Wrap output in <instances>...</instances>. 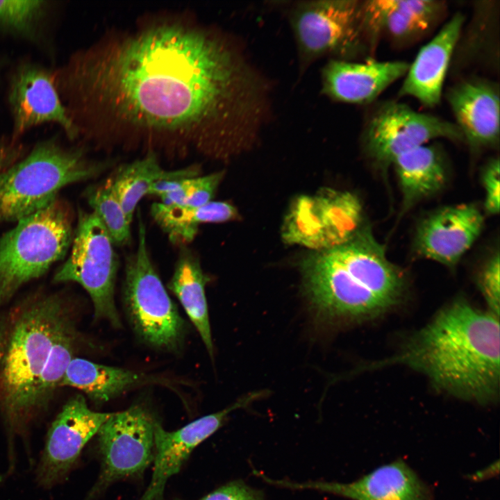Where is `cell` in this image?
Segmentation results:
<instances>
[{"instance_id": "obj_7", "label": "cell", "mask_w": 500, "mask_h": 500, "mask_svg": "<svg viewBox=\"0 0 500 500\" xmlns=\"http://www.w3.org/2000/svg\"><path fill=\"white\" fill-rule=\"evenodd\" d=\"M113 245L97 215L80 211L70 253L53 281L81 285L92 299L94 317L119 327L121 323L114 301L118 260Z\"/></svg>"}, {"instance_id": "obj_32", "label": "cell", "mask_w": 500, "mask_h": 500, "mask_svg": "<svg viewBox=\"0 0 500 500\" xmlns=\"http://www.w3.org/2000/svg\"><path fill=\"white\" fill-rule=\"evenodd\" d=\"M200 500H262V494L259 490L237 481L221 487Z\"/></svg>"}, {"instance_id": "obj_26", "label": "cell", "mask_w": 500, "mask_h": 500, "mask_svg": "<svg viewBox=\"0 0 500 500\" xmlns=\"http://www.w3.org/2000/svg\"><path fill=\"white\" fill-rule=\"evenodd\" d=\"M77 334L74 322L58 336L50 351L41 374L38 389V401L42 413L47 409L71 360L75 358Z\"/></svg>"}, {"instance_id": "obj_16", "label": "cell", "mask_w": 500, "mask_h": 500, "mask_svg": "<svg viewBox=\"0 0 500 500\" xmlns=\"http://www.w3.org/2000/svg\"><path fill=\"white\" fill-rule=\"evenodd\" d=\"M269 483L290 488L320 490L352 500H433L427 485L401 460L382 465L348 483H297L274 480Z\"/></svg>"}, {"instance_id": "obj_33", "label": "cell", "mask_w": 500, "mask_h": 500, "mask_svg": "<svg viewBox=\"0 0 500 500\" xmlns=\"http://www.w3.org/2000/svg\"><path fill=\"white\" fill-rule=\"evenodd\" d=\"M23 153L22 145L14 142L0 141V172L19 160Z\"/></svg>"}, {"instance_id": "obj_8", "label": "cell", "mask_w": 500, "mask_h": 500, "mask_svg": "<svg viewBox=\"0 0 500 500\" xmlns=\"http://www.w3.org/2000/svg\"><path fill=\"white\" fill-rule=\"evenodd\" d=\"M362 208L357 196L326 188L294 201L282 236L288 244L322 251L349 240L362 228Z\"/></svg>"}, {"instance_id": "obj_14", "label": "cell", "mask_w": 500, "mask_h": 500, "mask_svg": "<svg viewBox=\"0 0 500 500\" xmlns=\"http://www.w3.org/2000/svg\"><path fill=\"white\" fill-rule=\"evenodd\" d=\"M9 101L15 137L47 122L59 124L70 138L78 135L60 98L54 76L44 69L32 65L20 67L12 78Z\"/></svg>"}, {"instance_id": "obj_20", "label": "cell", "mask_w": 500, "mask_h": 500, "mask_svg": "<svg viewBox=\"0 0 500 500\" xmlns=\"http://www.w3.org/2000/svg\"><path fill=\"white\" fill-rule=\"evenodd\" d=\"M436 0H371L361 4L360 24L371 42L382 33L398 41L426 32L444 10Z\"/></svg>"}, {"instance_id": "obj_22", "label": "cell", "mask_w": 500, "mask_h": 500, "mask_svg": "<svg viewBox=\"0 0 500 500\" xmlns=\"http://www.w3.org/2000/svg\"><path fill=\"white\" fill-rule=\"evenodd\" d=\"M208 280L199 259L190 251L183 250L177 260L168 288L179 299L208 353L212 356L213 345L205 292Z\"/></svg>"}, {"instance_id": "obj_12", "label": "cell", "mask_w": 500, "mask_h": 500, "mask_svg": "<svg viewBox=\"0 0 500 500\" xmlns=\"http://www.w3.org/2000/svg\"><path fill=\"white\" fill-rule=\"evenodd\" d=\"M156 422L140 406L113 412L97 432L103 481L142 472L153 460Z\"/></svg>"}, {"instance_id": "obj_24", "label": "cell", "mask_w": 500, "mask_h": 500, "mask_svg": "<svg viewBox=\"0 0 500 500\" xmlns=\"http://www.w3.org/2000/svg\"><path fill=\"white\" fill-rule=\"evenodd\" d=\"M151 215L173 244H186L194 239L201 224L230 221L238 216V212L224 201H212L197 207L156 202L151 207Z\"/></svg>"}, {"instance_id": "obj_11", "label": "cell", "mask_w": 500, "mask_h": 500, "mask_svg": "<svg viewBox=\"0 0 500 500\" xmlns=\"http://www.w3.org/2000/svg\"><path fill=\"white\" fill-rule=\"evenodd\" d=\"M113 412L90 410L83 395L76 394L62 406L47 433L36 469L38 485L49 489L67 477L86 443Z\"/></svg>"}, {"instance_id": "obj_21", "label": "cell", "mask_w": 500, "mask_h": 500, "mask_svg": "<svg viewBox=\"0 0 500 500\" xmlns=\"http://www.w3.org/2000/svg\"><path fill=\"white\" fill-rule=\"evenodd\" d=\"M403 195L404 210L419 200L438 192L446 180L439 151L422 145L397 157L392 163Z\"/></svg>"}, {"instance_id": "obj_23", "label": "cell", "mask_w": 500, "mask_h": 500, "mask_svg": "<svg viewBox=\"0 0 500 500\" xmlns=\"http://www.w3.org/2000/svg\"><path fill=\"white\" fill-rule=\"evenodd\" d=\"M146 380L144 376L128 369L74 358L65 372L60 387L77 388L92 400L101 403Z\"/></svg>"}, {"instance_id": "obj_10", "label": "cell", "mask_w": 500, "mask_h": 500, "mask_svg": "<svg viewBox=\"0 0 500 500\" xmlns=\"http://www.w3.org/2000/svg\"><path fill=\"white\" fill-rule=\"evenodd\" d=\"M361 3L357 1H317L299 4L292 24L301 56L311 60L327 54L344 57L360 45Z\"/></svg>"}, {"instance_id": "obj_25", "label": "cell", "mask_w": 500, "mask_h": 500, "mask_svg": "<svg viewBox=\"0 0 500 500\" xmlns=\"http://www.w3.org/2000/svg\"><path fill=\"white\" fill-rule=\"evenodd\" d=\"M194 167L164 170L155 153L120 167L110 178L114 192L131 223L133 213L141 199L148 194L151 186L157 181L167 178H189L195 176Z\"/></svg>"}, {"instance_id": "obj_28", "label": "cell", "mask_w": 500, "mask_h": 500, "mask_svg": "<svg viewBox=\"0 0 500 500\" xmlns=\"http://www.w3.org/2000/svg\"><path fill=\"white\" fill-rule=\"evenodd\" d=\"M45 3L40 0L0 1V28L29 33L43 15Z\"/></svg>"}, {"instance_id": "obj_1", "label": "cell", "mask_w": 500, "mask_h": 500, "mask_svg": "<svg viewBox=\"0 0 500 500\" xmlns=\"http://www.w3.org/2000/svg\"><path fill=\"white\" fill-rule=\"evenodd\" d=\"M81 131L235 146L260 112L257 79L222 38L148 22L74 55L56 78Z\"/></svg>"}, {"instance_id": "obj_6", "label": "cell", "mask_w": 500, "mask_h": 500, "mask_svg": "<svg viewBox=\"0 0 500 500\" xmlns=\"http://www.w3.org/2000/svg\"><path fill=\"white\" fill-rule=\"evenodd\" d=\"M138 245L126 261L124 297L131 324L139 336L158 348L176 349L185 324L151 260L146 228L140 217Z\"/></svg>"}, {"instance_id": "obj_3", "label": "cell", "mask_w": 500, "mask_h": 500, "mask_svg": "<svg viewBox=\"0 0 500 500\" xmlns=\"http://www.w3.org/2000/svg\"><path fill=\"white\" fill-rule=\"evenodd\" d=\"M67 301L57 294L31 295L0 315V413L10 460L42 412L38 401L41 374L60 333L73 323Z\"/></svg>"}, {"instance_id": "obj_9", "label": "cell", "mask_w": 500, "mask_h": 500, "mask_svg": "<svg viewBox=\"0 0 500 500\" xmlns=\"http://www.w3.org/2000/svg\"><path fill=\"white\" fill-rule=\"evenodd\" d=\"M438 138L465 141L455 123L392 101L381 103L372 112L363 133L367 155L383 167L392 164L403 153Z\"/></svg>"}, {"instance_id": "obj_13", "label": "cell", "mask_w": 500, "mask_h": 500, "mask_svg": "<svg viewBox=\"0 0 500 500\" xmlns=\"http://www.w3.org/2000/svg\"><path fill=\"white\" fill-rule=\"evenodd\" d=\"M261 394V392H251L231 406L199 418L175 431H167L156 422L153 475L140 500H161L167 480L179 472L192 450L215 433L231 412L247 406Z\"/></svg>"}, {"instance_id": "obj_15", "label": "cell", "mask_w": 500, "mask_h": 500, "mask_svg": "<svg viewBox=\"0 0 500 500\" xmlns=\"http://www.w3.org/2000/svg\"><path fill=\"white\" fill-rule=\"evenodd\" d=\"M484 217L474 204L442 208L419 225L415 247L422 257L453 267L480 235Z\"/></svg>"}, {"instance_id": "obj_17", "label": "cell", "mask_w": 500, "mask_h": 500, "mask_svg": "<svg viewBox=\"0 0 500 500\" xmlns=\"http://www.w3.org/2000/svg\"><path fill=\"white\" fill-rule=\"evenodd\" d=\"M461 13L455 14L433 38L423 46L409 64L400 88V97H411L423 106H437L450 61L464 23Z\"/></svg>"}, {"instance_id": "obj_34", "label": "cell", "mask_w": 500, "mask_h": 500, "mask_svg": "<svg viewBox=\"0 0 500 500\" xmlns=\"http://www.w3.org/2000/svg\"><path fill=\"white\" fill-rule=\"evenodd\" d=\"M495 469H499V465L495 467V463L492 464L489 467L481 470L479 472L476 473L472 476L473 479L476 481L483 480L485 478H489L494 476L495 474Z\"/></svg>"}, {"instance_id": "obj_19", "label": "cell", "mask_w": 500, "mask_h": 500, "mask_svg": "<svg viewBox=\"0 0 500 500\" xmlns=\"http://www.w3.org/2000/svg\"><path fill=\"white\" fill-rule=\"evenodd\" d=\"M408 67V62L400 60L354 62L333 60L323 70L322 88L333 100L367 104L404 77Z\"/></svg>"}, {"instance_id": "obj_2", "label": "cell", "mask_w": 500, "mask_h": 500, "mask_svg": "<svg viewBox=\"0 0 500 500\" xmlns=\"http://www.w3.org/2000/svg\"><path fill=\"white\" fill-rule=\"evenodd\" d=\"M499 317L458 299L390 360L422 372L439 389L483 403L499 392Z\"/></svg>"}, {"instance_id": "obj_4", "label": "cell", "mask_w": 500, "mask_h": 500, "mask_svg": "<svg viewBox=\"0 0 500 500\" xmlns=\"http://www.w3.org/2000/svg\"><path fill=\"white\" fill-rule=\"evenodd\" d=\"M103 166L80 149L43 141L0 172V222H17L49 206L65 186L99 174Z\"/></svg>"}, {"instance_id": "obj_29", "label": "cell", "mask_w": 500, "mask_h": 500, "mask_svg": "<svg viewBox=\"0 0 500 500\" xmlns=\"http://www.w3.org/2000/svg\"><path fill=\"white\" fill-rule=\"evenodd\" d=\"M499 253L492 256L480 272L478 284L485 300L489 312L499 317L500 301Z\"/></svg>"}, {"instance_id": "obj_5", "label": "cell", "mask_w": 500, "mask_h": 500, "mask_svg": "<svg viewBox=\"0 0 500 500\" xmlns=\"http://www.w3.org/2000/svg\"><path fill=\"white\" fill-rule=\"evenodd\" d=\"M73 236L72 211L58 199L4 233L0 238V306L62 259Z\"/></svg>"}, {"instance_id": "obj_30", "label": "cell", "mask_w": 500, "mask_h": 500, "mask_svg": "<svg viewBox=\"0 0 500 500\" xmlns=\"http://www.w3.org/2000/svg\"><path fill=\"white\" fill-rule=\"evenodd\" d=\"M222 176V172H215L195 177L191 193L183 206L197 207L212 201Z\"/></svg>"}, {"instance_id": "obj_18", "label": "cell", "mask_w": 500, "mask_h": 500, "mask_svg": "<svg viewBox=\"0 0 500 500\" xmlns=\"http://www.w3.org/2000/svg\"><path fill=\"white\" fill-rule=\"evenodd\" d=\"M447 97L455 124L465 140L474 148L498 144L500 114L497 85L484 79H467L451 88Z\"/></svg>"}, {"instance_id": "obj_27", "label": "cell", "mask_w": 500, "mask_h": 500, "mask_svg": "<svg viewBox=\"0 0 500 500\" xmlns=\"http://www.w3.org/2000/svg\"><path fill=\"white\" fill-rule=\"evenodd\" d=\"M85 196L92 212L105 226L114 244H126L131 238V222L113 190L110 179L90 187Z\"/></svg>"}, {"instance_id": "obj_31", "label": "cell", "mask_w": 500, "mask_h": 500, "mask_svg": "<svg viewBox=\"0 0 500 500\" xmlns=\"http://www.w3.org/2000/svg\"><path fill=\"white\" fill-rule=\"evenodd\" d=\"M499 160L492 159L485 167L483 174V183L485 190V208L491 215L499 212Z\"/></svg>"}]
</instances>
